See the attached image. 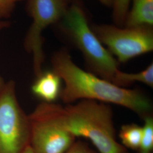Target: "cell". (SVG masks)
<instances>
[{
  "mask_svg": "<svg viewBox=\"0 0 153 153\" xmlns=\"http://www.w3.org/2000/svg\"><path fill=\"white\" fill-rule=\"evenodd\" d=\"M52 71L64 83L60 98L66 104L76 100H93L114 104L130 109L142 119L152 116L153 104L148 97L138 89L121 88L85 71L72 60L65 49L56 51L51 59Z\"/></svg>",
  "mask_w": 153,
  "mask_h": 153,
  "instance_id": "1",
  "label": "cell"
},
{
  "mask_svg": "<svg viewBox=\"0 0 153 153\" xmlns=\"http://www.w3.org/2000/svg\"><path fill=\"white\" fill-rule=\"evenodd\" d=\"M66 123L76 137L88 139L99 153H124L128 150L116 137L113 111L109 104L84 99L64 107Z\"/></svg>",
  "mask_w": 153,
  "mask_h": 153,
  "instance_id": "2",
  "label": "cell"
},
{
  "mask_svg": "<svg viewBox=\"0 0 153 153\" xmlns=\"http://www.w3.org/2000/svg\"><path fill=\"white\" fill-rule=\"evenodd\" d=\"M61 20L63 30L81 52L90 72L113 83L120 63L93 32L82 7L73 3Z\"/></svg>",
  "mask_w": 153,
  "mask_h": 153,
  "instance_id": "3",
  "label": "cell"
},
{
  "mask_svg": "<svg viewBox=\"0 0 153 153\" xmlns=\"http://www.w3.org/2000/svg\"><path fill=\"white\" fill-rule=\"evenodd\" d=\"M28 116L30 145L35 153H65L76 141L60 104L43 102Z\"/></svg>",
  "mask_w": 153,
  "mask_h": 153,
  "instance_id": "4",
  "label": "cell"
},
{
  "mask_svg": "<svg viewBox=\"0 0 153 153\" xmlns=\"http://www.w3.org/2000/svg\"><path fill=\"white\" fill-rule=\"evenodd\" d=\"M30 140L28 116L18 100L16 83L6 82L0 91V153H22Z\"/></svg>",
  "mask_w": 153,
  "mask_h": 153,
  "instance_id": "5",
  "label": "cell"
},
{
  "mask_svg": "<svg viewBox=\"0 0 153 153\" xmlns=\"http://www.w3.org/2000/svg\"><path fill=\"white\" fill-rule=\"evenodd\" d=\"M100 42L119 63L153 51V31L150 27L121 28L115 25L91 26Z\"/></svg>",
  "mask_w": 153,
  "mask_h": 153,
  "instance_id": "6",
  "label": "cell"
},
{
  "mask_svg": "<svg viewBox=\"0 0 153 153\" xmlns=\"http://www.w3.org/2000/svg\"><path fill=\"white\" fill-rule=\"evenodd\" d=\"M27 10L33 22L26 35L24 45L33 57L36 76L42 74L44 60L42 33L46 28L62 18L69 6L67 0H27Z\"/></svg>",
  "mask_w": 153,
  "mask_h": 153,
  "instance_id": "7",
  "label": "cell"
},
{
  "mask_svg": "<svg viewBox=\"0 0 153 153\" xmlns=\"http://www.w3.org/2000/svg\"><path fill=\"white\" fill-rule=\"evenodd\" d=\"M62 82L60 77L52 70L43 71L36 76L31 86V91L43 102L54 103L60 97Z\"/></svg>",
  "mask_w": 153,
  "mask_h": 153,
  "instance_id": "8",
  "label": "cell"
},
{
  "mask_svg": "<svg viewBox=\"0 0 153 153\" xmlns=\"http://www.w3.org/2000/svg\"><path fill=\"white\" fill-rule=\"evenodd\" d=\"M132 7L126 17L127 27H150L153 25V0H131Z\"/></svg>",
  "mask_w": 153,
  "mask_h": 153,
  "instance_id": "9",
  "label": "cell"
},
{
  "mask_svg": "<svg viewBox=\"0 0 153 153\" xmlns=\"http://www.w3.org/2000/svg\"><path fill=\"white\" fill-rule=\"evenodd\" d=\"M134 82L142 83L150 88H153V64H150L142 71L136 73H128L119 71L113 82L116 85L126 88Z\"/></svg>",
  "mask_w": 153,
  "mask_h": 153,
  "instance_id": "10",
  "label": "cell"
},
{
  "mask_svg": "<svg viewBox=\"0 0 153 153\" xmlns=\"http://www.w3.org/2000/svg\"><path fill=\"white\" fill-rule=\"evenodd\" d=\"M142 126L134 123L123 125L121 127L119 136L122 145L127 149L137 151L142 140Z\"/></svg>",
  "mask_w": 153,
  "mask_h": 153,
  "instance_id": "11",
  "label": "cell"
},
{
  "mask_svg": "<svg viewBox=\"0 0 153 153\" xmlns=\"http://www.w3.org/2000/svg\"><path fill=\"white\" fill-rule=\"evenodd\" d=\"M144 124L143 134L140 145L137 153H153V118L149 116L143 119Z\"/></svg>",
  "mask_w": 153,
  "mask_h": 153,
  "instance_id": "12",
  "label": "cell"
},
{
  "mask_svg": "<svg viewBox=\"0 0 153 153\" xmlns=\"http://www.w3.org/2000/svg\"><path fill=\"white\" fill-rule=\"evenodd\" d=\"M130 3L131 0H113V19L117 26L125 24Z\"/></svg>",
  "mask_w": 153,
  "mask_h": 153,
  "instance_id": "13",
  "label": "cell"
},
{
  "mask_svg": "<svg viewBox=\"0 0 153 153\" xmlns=\"http://www.w3.org/2000/svg\"><path fill=\"white\" fill-rule=\"evenodd\" d=\"M27 0H0V21H6L12 14L16 4Z\"/></svg>",
  "mask_w": 153,
  "mask_h": 153,
  "instance_id": "14",
  "label": "cell"
},
{
  "mask_svg": "<svg viewBox=\"0 0 153 153\" xmlns=\"http://www.w3.org/2000/svg\"><path fill=\"white\" fill-rule=\"evenodd\" d=\"M65 153H99L90 148L86 142L76 141Z\"/></svg>",
  "mask_w": 153,
  "mask_h": 153,
  "instance_id": "15",
  "label": "cell"
},
{
  "mask_svg": "<svg viewBox=\"0 0 153 153\" xmlns=\"http://www.w3.org/2000/svg\"><path fill=\"white\" fill-rule=\"evenodd\" d=\"M10 22L6 20V21H0V31L5 29L6 28L9 27L10 26Z\"/></svg>",
  "mask_w": 153,
  "mask_h": 153,
  "instance_id": "16",
  "label": "cell"
},
{
  "mask_svg": "<svg viewBox=\"0 0 153 153\" xmlns=\"http://www.w3.org/2000/svg\"><path fill=\"white\" fill-rule=\"evenodd\" d=\"M102 4L107 6H112L113 0H99Z\"/></svg>",
  "mask_w": 153,
  "mask_h": 153,
  "instance_id": "17",
  "label": "cell"
},
{
  "mask_svg": "<svg viewBox=\"0 0 153 153\" xmlns=\"http://www.w3.org/2000/svg\"><path fill=\"white\" fill-rule=\"evenodd\" d=\"M22 153H35L33 149L30 146V145H28L26 148L24 149Z\"/></svg>",
  "mask_w": 153,
  "mask_h": 153,
  "instance_id": "18",
  "label": "cell"
},
{
  "mask_svg": "<svg viewBox=\"0 0 153 153\" xmlns=\"http://www.w3.org/2000/svg\"><path fill=\"white\" fill-rule=\"evenodd\" d=\"M5 82V81H4V78H3V77L0 74V91L2 89V88L4 87Z\"/></svg>",
  "mask_w": 153,
  "mask_h": 153,
  "instance_id": "19",
  "label": "cell"
},
{
  "mask_svg": "<svg viewBox=\"0 0 153 153\" xmlns=\"http://www.w3.org/2000/svg\"><path fill=\"white\" fill-rule=\"evenodd\" d=\"M129 153V152H128V150H127V151H126V152H125V153Z\"/></svg>",
  "mask_w": 153,
  "mask_h": 153,
  "instance_id": "20",
  "label": "cell"
}]
</instances>
